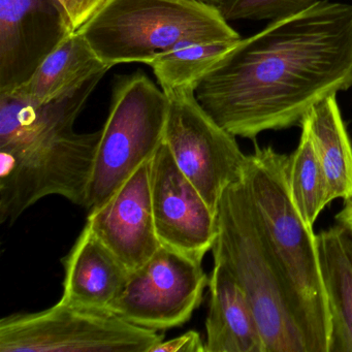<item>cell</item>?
<instances>
[{"instance_id": "8", "label": "cell", "mask_w": 352, "mask_h": 352, "mask_svg": "<svg viewBox=\"0 0 352 352\" xmlns=\"http://www.w3.org/2000/svg\"><path fill=\"white\" fill-rule=\"evenodd\" d=\"M164 94L170 100L164 143L181 172L217 213L224 191L244 178L248 155L236 137L201 108L193 88Z\"/></svg>"}, {"instance_id": "19", "label": "cell", "mask_w": 352, "mask_h": 352, "mask_svg": "<svg viewBox=\"0 0 352 352\" xmlns=\"http://www.w3.org/2000/svg\"><path fill=\"white\" fill-rule=\"evenodd\" d=\"M236 43H187L158 55L149 65L162 91L195 89L204 76Z\"/></svg>"}, {"instance_id": "3", "label": "cell", "mask_w": 352, "mask_h": 352, "mask_svg": "<svg viewBox=\"0 0 352 352\" xmlns=\"http://www.w3.org/2000/svg\"><path fill=\"white\" fill-rule=\"evenodd\" d=\"M288 157L270 146H256L248 155L244 180L261 230L294 300L309 352H327L331 321L316 234L292 199Z\"/></svg>"}, {"instance_id": "12", "label": "cell", "mask_w": 352, "mask_h": 352, "mask_svg": "<svg viewBox=\"0 0 352 352\" xmlns=\"http://www.w3.org/2000/svg\"><path fill=\"white\" fill-rule=\"evenodd\" d=\"M86 224L129 273L145 265L162 246L152 210L150 160L89 211Z\"/></svg>"}, {"instance_id": "18", "label": "cell", "mask_w": 352, "mask_h": 352, "mask_svg": "<svg viewBox=\"0 0 352 352\" xmlns=\"http://www.w3.org/2000/svg\"><path fill=\"white\" fill-rule=\"evenodd\" d=\"M300 127L298 147L288 157V183L298 212L306 223L313 228L331 199L322 164L306 119H302Z\"/></svg>"}, {"instance_id": "14", "label": "cell", "mask_w": 352, "mask_h": 352, "mask_svg": "<svg viewBox=\"0 0 352 352\" xmlns=\"http://www.w3.org/2000/svg\"><path fill=\"white\" fill-rule=\"evenodd\" d=\"M206 352H265L252 307L238 282L221 263L209 279Z\"/></svg>"}, {"instance_id": "2", "label": "cell", "mask_w": 352, "mask_h": 352, "mask_svg": "<svg viewBox=\"0 0 352 352\" xmlns=\"http://www.w3.org/2000/svg\"><path fill=\"white\" fill-rule=\"evenodd\" d=\"M104 76L47 104L0 96V223L11 226L50 195L84 207L100 131L74 126Z\"/></svg>"}, {"instance_id": "24", "label": "cell", "mask_w": 352, "mask_h": 352, "mask_svg": "<svg viewBox=\"0 0 352 352\" xmlns=\"http://www.w3.org/2000/svg\"><path fill=\"white\" fill-rule=\"evenodd\" d=\"M199 1H201V3H208V5L214 6V7L218 8L219 6H221L222 3L226 1V0H199Z\"/></svg>"}, {"instance_id": "13", "label": "cell", "mask_w": 352, "mask_h": 352, "mask_svg": "<svg viewBox=\"0 0 352 352\" xmlns=\"http://www.w3.org/2000/svg\"><path fill=\"white\" fill-rule=\"evenodd\" d=\"M63 265L60 300L89 308L110 309L131 274L87 224Z\"/></svg>"}, {"instance_id": "11", "label": "cell", "mask_w": 352, "mask_h": 352, "mask_svg": "<svg viewBox=\"0 0 352 352\" xmlns=\"http://www.w3.org/2000/svg\"><path fill=\"white\" fill-rule=\"evenodd\" d=\"M56 0H0V96H9L73 34Z\"/></svg>"}, {"instance_id": "21", "label": "cell", "mask_w": 352, "mask_h": 352, "mask_svg": "<svg viewBox=\"0 0 352 352\" xmlns=\"http://www.w3.org/2000/svg\"><path fill=\"white\" fill-rule=\"evenodd\" d=\"M69 17L74 32L81 30L110 0H56Z\"/></svg>"}, {"instance_id": "7", "label": "cell", "mask_w": 352, "mask_h": 352, "mask_svg": "<svg viewBox=\"0 0 352 352\" xmlns=\"http://www.w3.org/2000/svg\"><path fill=\"white\" fill-rule=\"evenodd\" d=\"M162 341V331L133 324L110 309L61 300L0 320V352H152Z\"/></svg>"}, {"instance_id": "10", "label": "cell", "mask_w": 352, "mask_h": 352, "mask_svg": "<svg viewBox=\"0 0 352 352\" xmlns=\"http://www.w3.org/2000/svg\"><path fill=\"white\" fill-rule=\"evenodd\" d=\"M150 182L160 244L201 263L217 238V213L181 172L164 142L150 160Z\"/></svg>"}, {"instance_id": "17", "label": "cell", "mask_w": 352, "mask_h": 352, "mask_svg": "<svg viewBox=\"0 0 352 352\" xmlns=\"http://www.w3.org/2000/svg\"><path fill=\"white\" fill-rule=\"evenodd\" d=\"M327 179L329 199L352 195V144L337 102V94L315 104L305 116Z\"/></svg>"}, {"instance_id": "20", "label": "cell", "mask_w": 352, "mask_h": 352, "mask_svg": "<svg viewBox=\"0 0 352 352\" xmlns=\"http://www.w3.org/2000/svg\"><path fill=\"white\" fill-rule=\"evenodd\" d=\"M320 0H226L217 8L226 21L282 19L316 5Z\"/></svg>"}, {"instance_id": "15", "label": "cell", "mask_w": 352, "mask_h": 352, "mask_svg": "<svg viewBox=\"0 0 352 352\" xmlns=\"http://www.w3.org/2000/svg\"><path fill=\"white\" fill-rule=\"evenodd\" d=\"M316 246L331 321L327 352H352V234L337 222L316 234Z\"/></svg>"}, {"instance_id": "6", "label": "cell", "mask_w": 352, "mask_h": 352, "mask_svg": "<svg viewBox=\"0 0 352 352\" xmlns=\"http://www.w3.org/2000/svg\"><path fill=\"white\" fill-rule=\"evenodd\" d=\"M170 100L144 72L119 77L96 150L84 208L102 206L164 142Z\"/></svg>"}, {"instance_id": "9", "label": "cell", "mask_w": 352, "mask_h": 352, "mask_svg": "<svg viewBox=\"0 0 352 352\" xmlns=\"http://www.w3.org/2000/svg\"><path fill=\"white\" fill-rule=\"evenodd\" d=\"M201 263L168 247L129 274L110 310L138 327L156 331L181 327L190 320L209 286Z\"/></svg>"}, {"instance_id": "4", "label": "cell", "mask_w": 352, "mask_h": 352, "mask_svg": "<svg viewBox=\"0 0 352 352\" xmlns=\"http://www.w3.org/2000/svg\"><path fill=\"white\" fill-rule=\"evenodd\" d=\"M217 222L214 263L224 265L244 290L265 352H309L294 300L261 230L244 178L224 191Z\"/></svg>"}, {"instance_id": "1", "label": "cell", "mask_w": 352, "mask_h": 352, "mask_svg": "<svg viewBox=\"0 0 352 352\" xmlns=\"http://www.w3.org/2000/svg\"><path fill=\"white\" fill-rule=\"evenodd\" d=\"M352 87V5L320 0L241 38L195 89L234 137L300 125L327 96Z\"/></svg>"}, {"instance_id": "23", "label": "cell", "mask_w": 352, "mask_h": 352, "mask_svg": "<svg viewBox=\"0 0 352 352\" xmlns=\"http://www.w3.org/2000/svg\"><path fill=\"white\" fill-rule=\"evenodd\" d=\"M336 220L347 228L352 234V195L344 199L343 208L336 215Z\"/></svg>"}, {"instance_id": "16", "label": "cell", "mask_w": 352, "mask_h": 352, "mask_svg": "<svg viewBox=\"0 0 352 352\" xmlns=\"http://www.w3.org/2000/svg\"><path fill=\"white\" fill-rule=\"evenodd\" d=\"M112 67L98 58L81 32L69 34L21 87L9 96L34 104H47L77 91Z\"/></svg>"}, {"instance_id": "5", "label": "cell", "mask_w": 352, "mask_h": 352, "mask_svg": "<svg viewBox=\"0 0 352 352\" xmlns=\"http://www.w3.org/2000/svg\"><path fill=\"white\" fill-rule=\"evenodd\" d=\"M111 67L149 63L187 43L241 40L217 8L199 0H110L81 30Z\"/></svg>"}, {"instance_id": "22", "label": "cell", "mask_w": 352, "mask_h": 352, "mask_svg": "<svg viewBox=\"0 0 352 352\" xmlns=\"http://www.w3.org/2000/svg\"><path fill=\"white\" fill-rule=\"evenodd\" d=\"M152 352H206L205 342L197 331H188L179 337L160 342Z\"/></svg>"}]
</instances>
